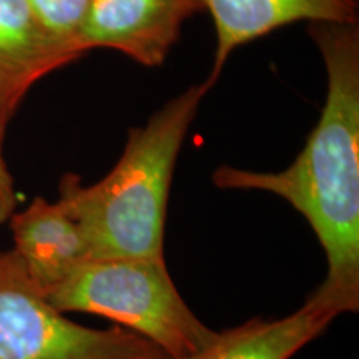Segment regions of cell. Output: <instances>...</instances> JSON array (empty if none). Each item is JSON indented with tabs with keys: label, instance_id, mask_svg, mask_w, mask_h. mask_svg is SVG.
Segmentation results:
<instances>
[{
	"label": "cell",
	"instance_id": "cell-1",
	"mask_svg": "<svg viewBox=\"0 0 359 359\" xmlns=\"http://www.w3.org/2000/svg\"><path fill=\"white\" fill-rule=\"evenodd\" d=\"M326 69V100L316 127L281 172L217 168L222 190L264 191L303 215L326 257V276L308 302L336 318L359 308V27L309 24Z\"/></svg>",
	"mask_w": 359,
	"mask_h": 359
},
{
	"label": "cell",
	"instance_id": "cell-2",
	"mask_svg": "<svg viewBox=\"0 0 359 359\" xmlns=\"http://www.w3.org/2000/svg\"><path fill=\"white\" fill-rule=\"evenodd\" d=\"M210 88L206 80L191 85L130 130L118 161L100 182L85 187L75 173L60 180L58 201L79 223L90 259L165 258L175 165Z\"/></svg>",
	"mask_w": 359,
	"mask_h": 359
},
{
	"label": "cell",
	"instance_id": "cell-3",
	"mask_svg": "<svg viewBox=\"0 0 359 359\" xmlns=\"http://www.w3.org/2000/svg\"><path fill=\"white\" fill-rule=\"evenodd\" d=\"M47 298L62 313L115 321L151 341L170 359L200 353L218 334L182 298L165 258L87 259Z\"/></svg>",
	"mask_w": 359,
	"mask_h": 359
},
{
	"label": "cell",
	"instance_id": "cell-4",
	"mask_svg": "<svg viewBox=\"0 0 359 359\" xmlns=\"http://www.w3.org/2000/svg\"><path fill=\"white\" fill-rule=\"evenodd\" d=\"M0 359H170L123 326L69 320L29 276L13 250L0 251Z\"/></svg>",
	"mask_w": 359,
	"mask_h": 359
},
{
	"label": "cell",
	"instance_id": "cell-5",
	"mask_svg": "<svg viewBox=\"0 0 359 359\" xmlns=\"http://www.w3.org/2000/svg\"><path fill=\"white\" fill-rule=\"evenodd\" d=\"M201 0H92L80 32L83 53L114 48L143 67H160Z\"/></svg>",
	"mask_w": 359,
	"mask_h": 359
},
{
	"label": "cell",
	"instance_id": "cell-6",
	"mask_svg": "<svg viewBox=\"0 0 359 359\" xmlns=\"http://www.w3.org/2000/svg\"><path fill=\"white\" fill-rule=\"evenodd\" d=\"M217 32L212 74L213 87L224 64L241 45L296 22L358 24L359 0H201Z\"/></svg>",
	"mask_w": 359,
	"mask_h": 359
},
{
	"label": "cell",
	"instance_id": "cell-7",
	"mask_svg": "<svg viewBox=\"0 0 359 359\" xmlns=\"http://www.w3.org/2000/svg\"><path fill=\"white\" fill-rule=\"evenodd\" d=\"M13 251L32 281L48 294L90 259L88 245L79 223L60 201L37 196L8 218Z\"/></svg>",
	"mask_w": 359,
	"mask_h": 359
},
{
	"label": "cell",
	"instance_id": "cell-8",
	"mask_svg": "<svg viewBox=\"0 0 359 359\" xmlns=\"http://www.w3.org/2000/svg\"><path fill=\"white\" fill-rule=\"evenodd\" d=\"M79 57L40 25L27 0H0V109L11 118L39 80Z\"/></svg>",
	"mask_w": 359,
	"mask_h": 359
},
{
	"label": "cell",
	"instance_id": "cell-9",
	"mask_svg": "<svg viewBox=\"0 0 359 359\" xmlns=\"http://www.w3.org/2000/svg\"><path fill=\"white\" fill-rule=\"evenodd\" d=\"M336 316L308 302L278 320L253 318L218 331L213 343L185 359H290L321 336Z\"/></svg>",
	"mask_w": 359,
	"mask_h": 359
},
{
	"label": "cell",
	"instance_id": "cell-10",
	"mask_svg": "<svg viewBox=\"0 0 359 359\" xmlns=\"http://www.w3.org/2000/svg\"><path fill=\"white\" fill-rule=\"evenodd\" d=\"M40 25L53 39L83 55L79 47L80 32L92 0H27Z\"/></svg>",
	"mask_w": 359,
	"mask_h": 359
},
{
	"label": "cell",
	"instance_id": "cell-11",
	"mask_svg": "<svg viewBox=\"0 0 359 359\" xmlns=\"http://www.w3.org/2000/svg\"><path fill=\"white\" fill-rule=\"evenodd\" d=\"M11 116L0 109V224L7 223L13 212H17V193L13 177L8 170L6 154H4V140Z\"/></svg>",
	"mask_w": 359,
	"mask_h": 359
}]
</instances>
